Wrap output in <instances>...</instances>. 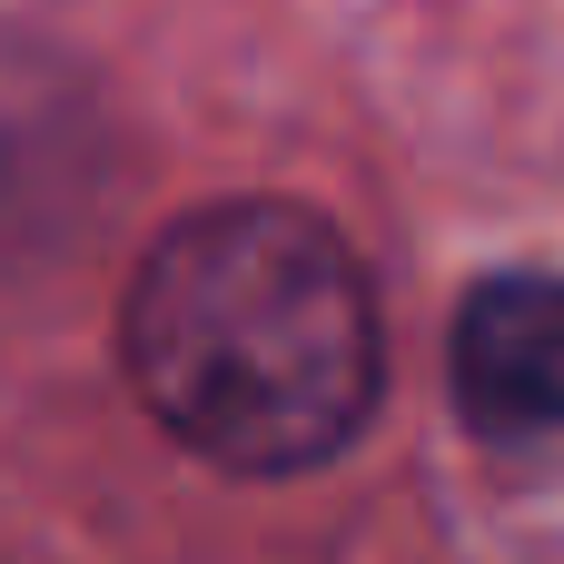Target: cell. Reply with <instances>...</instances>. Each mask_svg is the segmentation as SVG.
<instances>
[{
	"label": "cell",
	"mask_w": 564,
	"mask_h": 564,
	"mask_svg": "<svg viewBox=\"0 0 564 564\" xmlns=\"http://www.w3.org/2000/svg\"><path fill=\"white\" fill-rule=\"evenodd\" d=\"M119 367L169 446L218 476H307L387 397V327L357 248L297 198L169 218L119 297Z\"/></svg>",
	"instance_id": "6da1fadb"
},
{
	"label": "cell",
	"mask_w": 564,
	"mask_h": 564,
	"mask_svg": "<svg viewBox=\"0 0 564 564\" xmlns=\"http://www.w3.org/2000/svg\"><path fill=\"white\" fill-rule=\"evenodd\" d=\"M456 416L496 446L564 436V278H486L446 347Z\"/></svg>",
	"instance_id": "7a4b0ae2"
}]
</instances>
